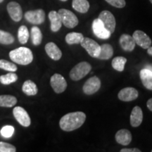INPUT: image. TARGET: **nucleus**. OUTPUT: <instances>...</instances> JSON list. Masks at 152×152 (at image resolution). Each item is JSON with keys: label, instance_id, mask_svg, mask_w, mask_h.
<instances>
[{"label": "nucleus", "instance_id": "1", "mask_svg": "<svg viewBox=\"0 0 152 152\" xmlns=\"http://www.w3.org/2000/svg\"><path fill=\"white\" fill-rule=\"evenodd\" d=\"M86 115L82 111L72 112L64 115L59 121L60 128L66 132L75 130L84 124Z\"/></svg>", "mask_w": 152, "mask_h": 152}, {"label": "nucleus", "instance_id": "2", "mask_svg": "<svg viewBox=\"0 0 152 152\" xmlns=\"http://www.w3.org/2000/svg\"><path fill=\"white\" fill-rule=\"evenodd\" d=\"M9 57L11 60L19 65L26 66L33 60L32 51L27 47H20L9 52Z\"/></svg>", "mask_w": 152, "mask_h": 152}, {"label": "nucleus", "instance_id": "3", "mask_svg": "<svg viewBox=\"0 0 152 152\" xmlns=\"http://www.w3.org/2000/svg\"><path fill=\"white\" fill-rule=\"evenodd\" d=\"M92 70V66L88 62L82 61L75 65L70 71L69 76L74 81H78L85 77Z\"/></svg>", "mask_w": 152, "mask_h": 152}, {"label": "nucleus", "instance_id": "4", "mask_svg": "<svg viewBox=\"0 0 152 152\" xmlns=\"http://www.w3.org/2000/svg\"><path fill=\"white\" fill-rule=\"evenodd\" d=\"M61 18L62 24L68 28H73L78 24L79 20L76 15L72 11L65 9H61L58 11Z\"/></svg>", "mask_w": 152, "mask_h": 152}, {"label": "nucleus", "instance_id": "5", "mask_svg": "<svg viewBox=\"0 0 152 152\" xmlns=\"http://www.w3.org/2000/svg\"><path fill=\"white\" fill-rule=\"evenodd\" d=\"M80 45L90 56L93 58H97L100 52V45L96 41L91 38L84 37Z\"/></svg>", "mask_w": 152, "mask_h": 152}, {"label": "nucleus", "instance_id": "6", "mask_svg": "<svg viewBox=\"0 0 152 152\" xmlns=\"http://www.w3.org/2000/svg\"><path fill=\"white\" fill-rule=\"evenodd\" d=\"M25 18L30 23L40 25L45 20V12L42 9L28 11L24 15Z\"/></svg>", "mask_w": 152, "mask_h": 152}, {"label": "nucleus", "instance_id": "7", "mask_svg": "<svg viewBox=\"0 0 152 152\" xmlns=\"http://www.w3.org/2000/svg\"><path fill=\"white\" fill-rule=\"evenodd\" d=\"M98 18L100 19L101 21L104 24V27L106 28V30H109L110 33L112 34L114 33L116 23H115V17L112 14V13L106 10L102 11L99 15Z\"/></svg>", "mask_w": 152, "mask_h": 152}, {"label": "nucleus", "instance_id": "8", "mask_svg": "<svg viewBox=\"0 0 152 152\" xmlns=\"http://www.w3.org/2000/svg\"><path fill=\"white\" fill-rule=\"evenodd\" d=\"M50 85L56 94L64 92L67 88V82L64 76L58 73H55L51 77Z\"/></svg>", "mask_w": 152, "mask_h": 152}, {"label": "nucleus", "instance_id": "9", "mask_svg": "<svg viewBox=\"0 0 152 152\" xmlns=\"http://www.w3.org/2000/svg\"><path fill=\"white\" fill-rule=\"evenodd\" d=\"M101 87V80L96 76H93L85 82L83 90L85 94L92 95L98 92Z\"/></svg>", "mask_w": 152, "mask_h": 152}, {"label": "nucleus", "instance_id": "10", "mask_svg": "<svg viewBox=\"0 0 152 152\" xmlns=\"http://www.w3.org/2000/svg\"><path fill=\"white\" fill-rule=\"evenodd\" d=\"M13 114L14 116L19 124L21 125L22 126L29 127L31 123V120L28 115V112L25 110L23 108L20 107V106H16L13 110Z\"/></svg>", "mask_w": 152, "mask_h": 152}, {"label": "nucleus", "instance_id": "11", "mask_svg": "<svg viewBox=\"0 0 152 152\" xmlns=\"http://www.w3.org/2000/svg\"><path fill=\"white\" fill-rule=\"evenodd\" d=\"M92 30L94 35L100 39H107L111 37V34L110 33L109 30L106 29L99 18H96L93 20Z\"/></svg>", "mask_w": 152, "mask_h": 152}, {"label": "nucleus", "instance_id": "12", "mask_svg": "<svg viewBox=\"0 0 152 152\" xmlns=\"http://www.w3.org/2000/svg\"><path fill=\"white\" fill-rule=\"evenodd\" d=\"M135 44L143 49H148L151 45V39L142 30H135L132 35Z\"/></svg>", "mask_w": 152, "mask_h": 152}, {"label": "nucleus", "instance_id": "13", "mask_svg": "<svg viewBox=\"0 0 152 152\" xmlns=\"http://www.w3.org/2000/svg\"><path fill=\"white\" fill-rule=\"evenodd\" d=\"M7 11L9 16L15 22H19L23 18V11L21 7L16 1H11L7 4Z\"/></svg>", "mask_w": 152, "mask_h": 152}, {"label": "nucleus", "instance_id": "14", "mask_svg": "<svg viewBox=\"0 0 152 152\" xmlns=\"http://www.w3.org/2000/svg\"><path fill=\"white\" fill-rule=\"evenodd\" d=\"M139 96L138 91L134 87H125L120 91L118 97L123 102H131L135 100Z\"/></svg>", "mask_w": 152, "mask_h": 152}, {"label": "nucleus", "instance_id": "15", "mask_svg": "<svg viewBox=\"0 0 152 152\" xmlns=\"http://www.w3.org/2000/svg\"><path fill=\"white\" fill-rule=\"evenodd\" d=\"M119 43L121 45V48L125 52H132L134 50V47H135V42L133 39L132 36L128 34H123L120 37Z\"/></svg>", "mask_w": 152, "mask_h": 152}, {"label": "nucleus", "instance_id": "16", "mask_svg": "<svg viewBox=\"0 0 152 152\" xmlns=\"http://www.w3.org/2000/svg\"><path fill=\"white\" fill-rule=\"evenodd\" d=\"M143 121V112L140 106H134L130 114V125L134 128L140 126Z\"/></svg>", "mask_w": 152, "mask_h": 152}, {"label": "nucleus", "instance_id": "17", "mask_svg": "<svg viewBox=\"0 0 152 152\" xmlns=\"http://www.w3.org/2000/svg\"><path fill=\"white\" fill-rule=\"evenodd\" d=\"M45 51L52 60L58 61L62 56L61 51L54 42L47 43L45 45Z\"/></svg>", "mask_w": 152, "mask_h": 152}, {"label": "nucleus", "instance_id": "18", "mask_svg": "<svg viewBox=\"0 0 152 152\" xmlns=\"http://www.w3.org/2000/svg\"><path fill=\"white\" fill-rule=\"evenodd\" d=\"M115 137L118 143L121 145L127 146L132 141V134L127 129H122L118 131Z\"/></svg>", "mask_w": 152, "mask_h": 152}, {"label": "nucleus", "instance_id": "19", "mask_svg": "<svg viewBox=\"0 0 152 152\" xmlns=\"http://www.w3.org/2000/svg\"><path fill=\"white\" fill-rule=\"evenodd\" d=\"M49 19L51 23V30L52 32H58L62 26V21L60 15L56 11H52L49 13Z\"/></svg>", "mask_w": 152, "mask_h": 152}, {"label": "nucleus", "instance_id": "20", "mask_svg": "<svg viewBox=\"0 0 152 152\" xmlns=\"http://www.w3.org/2000/svg\"><path fill=\"white\" fill-rule=\"evenodd\" d=\"M142 84L146 88L152 90V73L147 68H143L140 73Z\"/></svg>", "mask_w": 152, "mask_h": 152}, {"label": "nucleus", "instance_id": "21", "mask_svg": "<svg viewBox=\"0 0 152 152\" xmlns=\"http://www.w3.org/2000/svg\"><path fill=\"white\" fill-rule=\"evenodd\" d=\"M113 49L109 44H104L100 46V52L97 56L98 59L108 60L113 56Z\"/></svg>", "mask_w": 152, "mask_h": 152}, {"label": "nucleus", "instance_id": "22", "mask_svg": "<svg viewBox=\"0 0 152 152\" xmlns=\"http://www.w3.org/2000/svg\"><path fill=\"white\" fill-rule=\"evenodd\" d=\"M72 7L77 12L85 14L90 9V3L87 0H73Z\"/></svg>", "mask_w": 152, "mask_h": 152}, {"label": "nucleus", "instance_id": "23", "mask_svg": "<svg viewBox=\"0 0 152 152\" xmlns=\"http://www.w3.org/2000/svg\"><path fill=\"white\" fill-rule=\"evenodd\" d=\"M22 90L23 93L28 96H34L37 94L38 92L37 85L34 82L30 80L24 82L22 87Z\"/></svg>", "mask_w": 152, "mask_h": 152}, {"label": "nucleus", "instance_id": "24", "mask_svg": "<svg viewBox=\"0 0 152 152\" xmlns=\"http://www.w3.org/2000/svg\"><path fill=\"white\" fill-rule=\"evenodd\" d=\"M17 104V99L12 95H0V106L11 108Z\"/></svg>", "mask_w": 152, "mask_h": 152}, {"label": "nucleus", "instance_id": "25", "mask_svg": "<svg viewBox=\"0 0 152 152\" xmlns=\"http://www.w3.org/2000/svg\"><path fill=\"white\" fill-rule=\"evenodd\" d=\"M84 39V36L80 33H69L66 36V42L68 45H75V44H80Z\"/></svg>", "mask_w": 152, "mask_h": 152}, {"label": "nucleus", "instance_id": "26", "mask_svg": "<svg viewBox=\"0 0 152 152\" xmlns=\"http://www.w3.org/2000/svg\"><path fill=\"white\" fill-rule=\"evenodd\" d=\"M30 35H31L32 42L35 46H38L40 45L42 40V33L37 26H33L31 28Z\"/></svg>", "mask_w": 152, "mask_h": 152}, {"label": "nucleus", "instance_id": "27", "mask_svg": "<svg viewBox=\"0 0 152 152\" xmlns=\"http://www.w3.org/2000/svg\"><path fill=\"white\" fill-rule=\"evenodd\" d=\"M127 62V58L123 56H117L115 57L112 60V67H113L115 71L122 72L124 71L125 64Z\"/></svg>", "mask_w": 152, "mask_h": 152}, {"label": "nucleus", "instance_id": "28", "mask_svg": "<svg viewBox=\"0 0 152 152\" xmlns=\"http://www.w3.org/2000/svg\"><path fill=\"white\" fill-rule=\"evenodd\" d=\"M29 31L26 26H21L18 28V39L20 44L24 45V44L27 43L28 39H29Z\"/></svg>", "mask_w": 152, "mask_h": 152}, {"label": "nucleus", "instance_id": "29", "mask_svg": "<svg viewBox=\"0 0 152 152\" xmlns=\"http://www.w3.org/2000/svg\"><path fill=\"white\" fill-rule=\"evenodd\" d=\"M18 80V75L14 72L0 76V83L3 85H10Z\"/></svg>", "mask_w": 152, "mask_h": 152}, {"label": "nucleus", "instance_id": "30", "mask_svg": "<svg viewBox=\"0 0 152 152\" xmlns=\"http://www.w3.org/2000/svg\"><path fill=\"white\" fill-rule=\"evenodd\" d=\"M14 37L11 33L0 30V44L11 45L14 42Z\"/></svg>", "mask_w": 152, "mask_h": 152}, {"label": "nucleus", "instance_id": "31", "mask_svg": "<svg viewBox=\"0 0 152 152\" xmlns=\"http://www.w3.org/2000/svg\"><path fill=\"white\" fill-rule=\"evenodd\" d=\"M0 68L9 72H15L17 71V66L14 63L4 59H0Z\"/></svg>", "mask_w": 152, "mask_h": 152}, {"label": "nucleus", "instance_id": "32", "mask_svg": "<svg viewBox=\"0 0 152 152\" xmlns=\"http://www.w3.org/2000/svg\"><path fill=\"white\" fill-rule=\"evenodd\" d=\"M14 132V128L11 125H6L4 126L0 130V133H1V135L3 137L5 138H9L11 137H12Z\"/></svg>", "mask_w": 152, "mask_h": 152}, {"label": "nucleus", "instance_id": "33", "mask_svg": "<svg viewBox=\"0 0 152 152\" xmlns=\"http://www.w3.org/2000/svg\"><path fill=\"white\" fill-rule=\"evenodd\" d=\"M16 148L12 144L0 142V152H16Z\"/></svg>", "mask_w": 152, "mask_h": 152}, {"label": "nucleus", "instance_id": "34", "mask_svg": "<svg viewBox=\"0 0 152 152\" xmlns=\"http://www.w3.org/2000/svg\"><path fill=\"white\" fill-rule=\"evenodd\" d=\"M107 3L116 8H123L126 5L125 0H105Z\"/></svg>", "mask_w": 152, "mask_h": 152}, {"label": "nucleus", "instance_id": "35", "mask_svg": "<svg viewBox=\"0 0 152 152\" xmlns=\"http://www.w3.org/2000/svg\"><path fill=\"white\" fill-rule=\"evenodd\" d=\"M121 152H141V150L137 149V148H134V149H128V148H125V149H121Z\"/></svg>", "mask_w": 152, "mask_h": 152}, {"label": "nucleus", "instance_id": "36", "mask_svg": "<svg viewBox=\"0 0 152 152\" xmlns=\"http://www.w3.org/2000/svg\"><path fill=\"white\" fill-rule=\"evenodd\" d=\"M147 106L148 109H149L151 111H152V98L149 99L147 101Z\"/></svg>", "mask_w": 152, "mask_h": 152}, {"label": "nucleus", "instance_id": "37", "mask_svg": "<svg viewBox=\"0 0 152 152\" xmlns=\"http://www.w3.org/2000/svg\"><path fill=\"white\" fill-rule=\"evenodd\" d=\"M144 68H147V69L149 70V71L152 73V65H151V64H149V65H147L145 66V67H144Z\"/></svg>", "mask_w": 152, "mask_h": 152}, {"label": "nucleus", "instance_id": "38", "mask_svg": "<svg viewBox=\"0 0 152 152\" xmlns=\"http://www.w3.org/2000/svg\"><path fill=\"white\" fill-rule=\"evenodd\" d=\"M147 53L149 55H151V56H152V47H149V48L147 49Z\"/></svg>", "mask_w": 152, "mask_h": 152}, {"label": "nucleus", "instance_id": "39", "mask_svg": "<svg viewBox=\"0 0 152 152\" xmlns=\"http://www.w3.org/2000/svg\"><path fill=\"white\" fill-rule=\"evenodd\" d=\"M60 1H68V0H60Z\"/></svg>", "mask_w": 152, "mask_h": 152}, {"label": "nucleus", "instance_id": "40", "mask_svg": "<svg viewBox=\"0 0 152 152\" xmlns=\"http://www.w3.org/2000/svg\"><path fill=\"white\" fill-rule=\"evenodd\" d=\"M3 1H4V0H0V3L3 2Z\"/></svg>", "mask_w": 152, "mask_h": 152}, {"label": "nucleus", "instance_id": "41", "mask_svg": "<svg viewBox=\"0 0 152 152\" xmlns=\"http://www.w3.org/2000/svg\"><path fill=\"white\" fill-rule=\"evenodd\" d=\"M149 1H151V3L152 4V0H149Z\"/></svg>", "mask_w": 152, "mask_h": 152}, {"label": "nucleus", "instance_id": "42", "mask_svg": "<svg viewBox=\"0 0 152 152\" xmlns=\"http://www.w3.org/2000/svg\"><path fill=\"white\" fill-rule=\"evenodd\" d=\"M151 152H152V150H151Z\"/></svg>", "mask_w": 152, "mask_h": 152}]
</instances>
